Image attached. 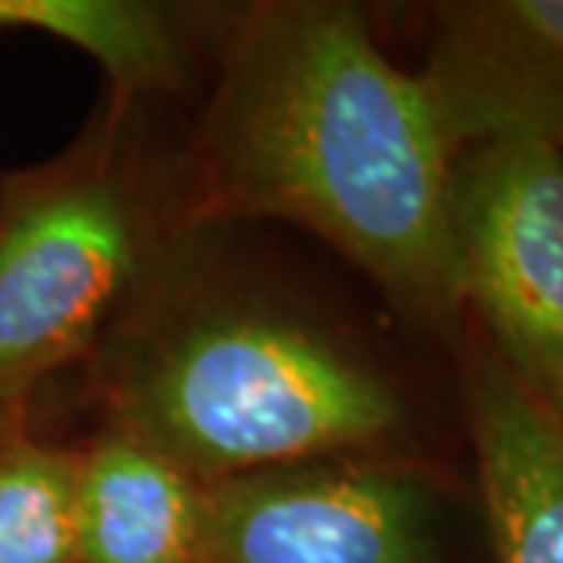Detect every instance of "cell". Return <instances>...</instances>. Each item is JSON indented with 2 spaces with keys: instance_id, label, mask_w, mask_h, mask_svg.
Instances as JSON below:
<instances>
[{
  "instance_id": "10",
  "label": "cell",
  "mask_w": 563,
  "mask_h": 563,
  "mask_svg": "<svg viewBox=\"0 0 563 563\" xmlns=\"http://www.w3.org/2000/svg\"><path fill=\"white\" fill-rule=\"evenodd\" d=\"M0 563H79L76 442L41 432L35 413L0 444Z\"/></svg>"
},
{
  "instance_id": "8",
  "label": "cell",
  "mask_w": 563,
  "mask_h": 563,
  "mask_svg": "<svg viewBox=\"0 0 563 563\" xmlns=\"http://www.w3.org/2000/svg\"><path fill=\"white\" fill-rule=\"evenodd\" d=\"M232 7L163 0H0V32H32L101 66L110 98L157 110L213 66Z\"/></svg>"
},
{
  "instance_id": "1",
  "label": "cell",
  "mask_w": 563,
  "mask_h": 563,
  "mask_svg": "<svg viewBox=\"0 0 563 563\" xmlns=\"http://www.w3.org/2000/svg\"><path fill=\"white\" fill-rule=\"evenodd\" d=\"M201 113L176 144L191 229L285 222L332 247L404 320L457 342L451 166L417 73L344 0L232 7Z\"/></svg>"
},
{
  "instance_id": "7",
  "label": "cell",
  "mask_w": 563,
  "mask_h": 563,
  "mask_svg": "<svg viewBox=\"0 0 563 563\" xmlns=\"http://www.w3.org/2000/svg\"><path fill=\"white\" fill-rule=\"evenodd\" d=\"M454 347L485 563H563V413L532 395L470 322Z\"/></svg>"
},
{
  "instance_id": "5",
  "label": "cell",
  "mask_w": 563,
  "mask_h": 563,
  "mask_svg": "<svg viewBox=\"0 0 563 563\" xmlns=\"http://www.w3.org/2000/svg\"><path fill=\"white\" fill-rule=\"evenodd\" d=\"M432 457L342 454L210 485L207 563H454Z\"/></svg>"
},
{
  "instance_id": "3",
  "label": "cell",
  "mask_w": 563,
  "mask_h": 563,
  "mask_svg": "<svg viewBox=\"0 0 563 563\" xmlns=\"http://www.w3.org/2000/svg\"><path fill=\"white\" fill-rule=\"evenodd\" d=\"M151 113L103 95L63 151L0 173V407L32 413L91 361L195 232Z\"/></svg>"
},
{
  "instance_id": "11",
  "label": "cell",
  "mask_w": 563,
  "mask_h": 563,
  "mask_svg": "<svg viewBox=\"0 0 563 563\" xmlns=\"http://www.w3.org/2000/svg\"><path fill=\"white\" fill-rule=\"evenodd\" d=\"M32 422V413L29 410H10V407H0V444L7 439H13L20 432L22 426Z\"/></svg>"
},
{
  "instance_id": "9",
  "label": "cell",
  "mask_w": 563,
  "mask_h": 563,
  "mask_svg": "<svg viewBox=\"0 0 563 563\" xmlns=\"http://www.w3.org/2000/svg\"><path fill=\"white\" fill-rule=\"evenodd\" d=\"M79 563H207L210 485L110 422L76 439Z\"/></svg>"
},
{
  "instance_id": "6",
  "label": "cell",
  "mask_w": 563,
  "mask_h": 563,
  "mask_svg": "<svg viewBox=\"0 0 563 563\" xmlns=\"http://www.w3.org/2000/svg\"><path fill=\"white\" fill-rule=\"evenodd\" d=\"M417 69L444 141L501 135L563 151V0L432 3Z\"/></svg>"
},
{
  "instance_id": "2",
  "label": "cell",
  "mask_w": 563,
  "mask_h": 563,
  "mask_svg": "<svg viewBox=\"0 0 563 563\" xmlns=\"http://www.w3.org/2000/svg\"><path fill=\"white\" fill-rule=\"evenodd\" d=\"M98 422L201 483L342 457H432L426 407L383 344L301 291L232 266L195 229L79 369Z\"/></svg>"
},
{
  "instance_id": "4",
  "label": "cell",
  "mask_w": 563,
  "mask_h": 563,
  "mask_svg": "<svg viewBox=\"0 0 563 563\" xmlns=\"http://www.w3.org/2000/svg\"><path fill=\"white\" fill-rule=\"evenodd\" d=\"M463 317L498 361L563 413V151L501 135L451 166Z\"/></svg>"
},
{
  "instance_id": "12",
  "label": "cell",
  "mask_w": 563,
  "mask_h": 563,
  "mask_svg": "<svg viewBox=\"0 0 563 563\" xmlns=\"http://www.w3.org/2000/svg\"><path fill=\"white\" fill-rule=\"evenodd\" d=\"M0 173H3V169H0Z\"/></svg>"
}]
</instances>
